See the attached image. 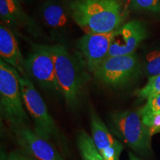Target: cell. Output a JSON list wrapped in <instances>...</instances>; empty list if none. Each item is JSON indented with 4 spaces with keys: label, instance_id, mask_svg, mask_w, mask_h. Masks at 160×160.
I'll return each instance as SVG.
<instances>
[{
    "label": "cell",
    "instance_id": "1",
    "mask_svg": "<svg viewBox=\"0 0 160 160\" xmlns=\"http://www.w3.org/2000/svg\"><path fill=\"white\" fill-rule=\"evenodd\" d=\"M68 13L85 33H107L119 29L128 17L125 0H62Z\"/></svg>",
    "mask_w": 160,
    "mask_h": 160
},
{
    "label": "cell",
    "instance_id": "2",
    "mask_svg": "<svg viewBox=\"0 0 160 160\" xmlns=\"http://www.w3.org/2000/svg\"><path fill=\"white\" fill-rule=\"evenodd\" d=\"M54 62L60 94L71 109L79 105L89 77L82 58L71 53L62 44L48 45Z\"/></svg>",
    "mask_w": 160,
    "mask_h": 160
},
{
    "label": "cell",
    "instance_id": "3",
    "mask_svg": "<svg viewBox=\"0 0 160 160\" xmlns=\"http://www.w3.org/2000/svg\"><path fill=\"white\" fill-rule=\"evenodd\" d=\"M19 77V72L0 59V108L13 129L29 123L28 115L24 108Z\"/></svg>",
    "mask_w": 160,
    "mask_h": 160
},
{
    "label": "cell",
    "instance_id": "4",
    "mask_svg": "<svg viewBox=\"0 0 160 160\" xmlns=\"http://www.w3.org/2000/svg\"><path fill=\"white\" fill-rule=\"evenodd\" d=\"M108 128L120 141L141 154L151 151V136L144 124L139 110H128L111 113L108 118Z\"/></svg>",
    "mask_w": 160,
    "mask_h": 160
},
{
    "label": "cell",
    "instance_id": "5",
    "mask_svg": "<svg viewBox=\"0 0 160 160\" xmlns=\"http://www.w3.org/2000/svg\"><path fill=\"white\" fill-rule=\"evenodd\" d=\"M142 69L137 53L108 57L93 74L102 85L114 89L129 85L139 75Z\"/></svg>",
    "mask_w": 160,
    "mask_h": 160
},
{
    "label": "cell",
    "instance_id": "6",
    "mask_svg": "<svg viewBox=\"0 0 160 160\" xmlns=\"http://www.w3.org/2000/svg\"><path fill=\"white\" fill-rule=\"evenodd\" d=\"M19 82L24 105L33 119L34 131L48 141L59 139L60 134L57 124L29 77L20 76Z\"/></svg>",
    "mask_w": 160,
    "mask_h": 160
},
{
    "label": "cell",
    "instance_id": "7",
    "mask_svg": "<svg viewBox=\"0 0 160 160\" xmlns=\"http://www.w3.org/2000/svg\"><path fill=\"white\" fill-rule=\"evenodd\" d=\"M31 51L25 59L28 74L36 80L44 90L60 94L54 62L46 45L33 43Z\"/></svg>",
    "mask_w": 160,
    "mask_h": 160
},
{
    "label": "cell",
    "instance_id": "8",
    "mask_svg": "<svg viewBox=\"0 0 160 160\" xmlns=\"http://www.w3.org/2000/svg\"><path fill=\"white\" fill-rule=\"evenodd\" d=\"M116 31L107 33H85L77 42L88 71L93 73L108 57Z\"/></svg>",
    "mask_w": 160,
    "mask_h": 160
},
{
    "label": "cell",
    "instance_id": "9",
    "mask_svg": "<svg viewBox=\"0 0 160 160\" xmlns=\"http://www.w3.org/2000/svg\"><path fill=\"white\" fill-rule=\"evenodd\" d=\"M147 37V28L141 21L132 20L125 23L116 31L108 57L135 53L137 48Z\"/></svg>",
    "mask_w": 160,
    "mask_h": 160
},
{
    "label": "cell",
    "instance_id": "10",
    "mask_svg": "<svg viewBox=\"0 0 160 160\" xmlns=\"http://www.w3.org/2000/svg\"><path fill=\"white\" fill-rule=\"evenodd\" d=\"M16 139L27 154L37 160H65L48 140L28 126L13 129Z\"/></svg>",
    "mask_w": 160,
    "mask_h": 160
},
{
    "label": "cell",
    "instance_id": "11",
    "mask_svg": "<svg viewBox=\"0 0 160 160\" xmlns=\"http://www.w3.org/2000/svg\"><path fill=\"white\" fill-rule=\"evenodd\" d=\"M0 18L2 23L10 30L22 29L33 37H41L39 24L27 13L18 0H0Z\"/></svg>",
    "mask_w": 160,
    "mask_h": 160
},
{
    "label": "cell",
    "instance_id": "12",
    "mask_svg": "<svg viewBox=\"0 0 160 160\" xmlns=\"http://www.w3.org/2000/svg\"><path fill=\"white\" fill-rule=\"evenodd\" d=\"M92 139L105 160H119L123 145L93 110L90 112Z\"/></svg>",
    "mask_w": 160,
    "mask_h": 160
},
{
    "label": "cell",
    "instance_id": "13",
    "mask_svg": "<svg viewBox=\"0 0 160 160\" xmlns=\"http://www.w3.org/2000/svg\"><path fill=\"white\" fill-rule=\"evenodd\" d=\"M0 56L1 59L19 72L20 76L29 77L17 40L11 30L2 23L0 25Z\"/></svg>",
    "mask_w": 160,
    "mask_h": 160
},
{
    "label": "cell",
    "instance_id": "14",
    "mask_svg": "<svg viewBox=\"0 0 160 160\" xmlns=\"http://www.w3.org/2000/svg\"><path fill=\"white\" fill-rule=\"evenodd\" d=\"M39 17L46 28L62 33L69 28V17L62 0H45L39 8Z\"/></svg>",
    "mask_w": 160,
    "mask_h": 160
},
{
    "label": "cell",
    "instance_id": "15",
    "mask_svg": "<svg viewBox=\"0 0 160 160\" xmlns=\"http://www.w3.org/2000/svg\"><path fill=\"white\" fill-rule=\"evenodd\" d=\"M77 146L82 160H105L96 147L91 136L85 131L78 133Z\"/></svg>",
    "mask_w": 160,
    "mask_h": 160
},
{
    "label": "cell",
    "instance_id": "16",
    "mask_svg": "<svg viewBox=\"0 0 160 160\" xmlns=\"http://www.w3.org/2000/svg\"><path fill=\"white\" fill-rule=\"evenodd\" d=\"M142 69L148 78L160 74V49L151 50L146 53Z\"/></svg>",
    "mask_w": 160,
    "mask_h": 160
},
{
    "label": "cell",
    "instance_id": "17",
    "mask_svg": "<svg viewBox=\"0 0 160 160\" xmlns=\"http://www.w3.org/2000/svg\"><path fill=\"white\" fill-rule=\"evenodd\" d=\"M129 8L143 13H160V0H127Z\"/></svg>",
    "mask_w": 160,
    "mask_h": 160
},
{
    "label": "cell",
    "instance_id": "18",
    "mask_svg": "<svg viewBox=\"0 0 160 160\" xmlns=\"http://www.w3.org/2000/svg\"><path fill=\"white\" fill-rule=\"evenodd\" d=\"M160 93V74L148 78L146 85L136 91V96L140 99H148L151 96Z\"/></svg>",
    "mask_w": 160,
    "mask_h": 160
},
{
    "label": "cell",
    "instance_id": "19",
    "mask_svg": "<svg viewBox=\"0 0 160 160\" xmlns=\"http://www.w3.org/2000/svg\"><path fill=\"white\" fill-rule=\"evenodd\" d=\"M142 121L152 136L160 133V112L142 116Z\"/></svg>",
    "mask_w": 160,
    "mask_h": 160
},
{
    "label": "cell",
    "instance_id": "20",
    "mask_svg": "<svg viewBox=\"0 0 160 160\" xmlns=\"http://www.w3.org/2000/svg\"><path fill=\"white\" fill-rule=\"evenodd\" d=\"M139 111L142 117L160 112V93L149 97L145 105L139 108Z\"/></svg>",
    "mask_w": 160,
    "mask_h": 160
},
{
    "label": "cell",
    "instance_id": "21",
    "mask_svg": "<svg viewBox=\"0 0 160 160\" xmlns=\"http://www.w3.org/2000/svg\"><path fill=\"white\" fill-rule=\"evenodd\" d=\"M9 160H37L26 153L20 151H13L8 155Z\"/></svg>",
    "mask_w": 160,
    "mask_h": 160
},
{
    "label": "cell",
    "instance_id": "22",
    "mask_svg": "<svg viewBox=\"0 0 160 160\" xmlns=\"http://www.w3.org/2000/svg\"><path fill=\"white\" fill-rule=\"evenodd\" d=\"M129 160H140L139 158H137L136 156L132 153H129Z\"/></svg>",
    "mask_w": 160,
    "mask_h": 160
},
{
    "label": "cell",
    "instance_id": "23",
    "mask_svg": "<svg viewBox=\"0 0 160 160\" xmlns=\"http://www.w3.org/2000/svg\"><path fill=\"white\" fill-rule=\"evenodd\" d=\"M1 160H9V159H8V156H6L5 155V153H2H2H1Z\"/></svg>",
    "mask_w": 160,
    "mask_h": 160
},
{
    "label": "cell",
    "instance_id": "24",
    "mask_svg": "<svg viewBox=\"0 0 160 160\" xmlns=\"http://www.w3.org/2000/svg\"><path fill=\"white\" fill-rule=\"evenodd\" d=\"M18 1H19V2H21V3H25V4H28V3L32 2L35 1V0H18Z\"/></svg>",
    "mask_w": 160,
    "mask_h": 160
}]
</instances>
